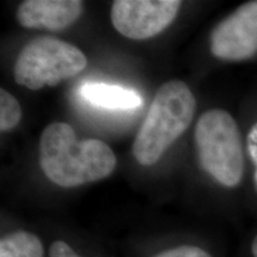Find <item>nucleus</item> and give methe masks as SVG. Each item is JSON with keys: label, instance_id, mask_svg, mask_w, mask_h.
Listing matches in <instances>:
<instances>
[{"label": "nucleus", "instance_id": "obj_13", "mask_svg": "<svg viewBox=\"0 0 257 257\" xmlns=\"http://www.w3.org/2000/svg\"><path fill=\"white\" fill-rule=\"evenodd\" d=\"M248 152L249 155L251 157L252 162L256 165V172H255V182H256V187H257V123L253 125L250 130V133L248 135Z\"/></svg>", "mask_w": 257, "mask_h": 257}, {"label": "nucleus", "instance_id": "obj_7", "mask_svg": "<svg viewBox=\"0 0 257 257\" xmlns=\"http://www.w3.org/2000/svg\"><path fill=\"white\" fill-rule=\"evenodd\" d=\"M82 3L79 0H25L17 10L19 24L29 29L62 30L79 19Z\"/></svg>", "mask_w": 257, "mask_h": 257}, {"label": "nucleus", "instance_id": "obj_9", "mask_svg": "<svg viewBox=\"0 0 257 257\" xmlns=\"http://www.w3.org/2000/svg\"><path fill=\"white\" fill-rule=\"evenodd\" d=\"M43 245L36 234L16 231L0 240V257H43Z\"/></svg>", "mask_w": 257, "mask_h": 257}, {"label": "nucleus", "instance_id": "obj_12", "mask_svg": "<svg viewBox=\"0 0 257 257\" xmlns=\"http://www.w3.org/2000/svg\"><path fill=\"white\" fill-rule=\"evenodd\" d=\"M49 257H82L70 248L63 240H56L50 245Z\"/></svg>", "mask_w": 257, "mask_h": 257}, {"label": "nucleus", "instance_id": "obj_3", "mask_svg": "<svg viewBox=\"0 0 257 257\" xmlns=\"http://www.w3.org/2000/svg\"><path fill=\"white\" fill-rule=\"evenodd\" d=\"M201 168L225 187L240 182L244 170L239 128L226 111L210 110L199 118L194 131Z\"/></svg>", "mask_w": 257, "mask_h": 257}, {"label": "nucleus", "instance_id": "obj_4", "mask_svg": "<svg viewBox=\"0 0 257 257\" xmlns=\"http://www.w3.org/2000/svg\"><path fill=\"white\" fill-rule=\"evenodd\" d=\"M87 66V57L79 48L59 38L37 37L25 46L16 60L15 81L32 91L59 85Z\"/></svg>", "mask_w": 257, "mask_h": 257}, {"label": "nucleus", "instance_id": "obj_11", "mask_svg": "<svg viewBox=\"0 0 257 257\" xmlns=\"http://www.w3.org/2000/svg\"><path fill=\"white\" fill-rule=\"evenodd\" d=\"M153 257H212L204 249L195 245H180L176 248L165 250Z\"/></svg>", "mask_w": 257, "mask_h": 257}, {"label": "nucleus", "instance_id": "obj_1", "mask_svg": "<svg viewBox=\"0 0 257 257\" xmlns=\"http://www.w3.org/2000/svg\"><path fill=\"white\" fill-rule=\"evenodd\" d=\"M40 163L51 182L73 188L110 176L117 157L102 141H79L69 124L55 121L41 135Z\"/></svg>", "mask_w": 257, "mask_h": 257}, {"label": "nucleus", "instance_id": "obj_10", "mask_svg": "<svg viewBox=\"0 0 257 257\" xmlns=\"http://www.w3.org/2000/svg\"><path fill=\"white\" fill-rule=\"evenodd\" d=\"M22 118V107L14 95L8 91H0V130L10 131L17 126Z\"/></svg>", "mask_w": 257, "mask_h": 257}, {"label": "nucleus", "instance_id": "obj_2", "mask_svg": "<svg viewBox=\"0 0 257 257\" xmlns=\"http://www.w3.org/2000/svg\"><path fill=\"white\" fill-rule=\"evenodd\" d=\"M197 101L184 81L172 80L156 92L133 146L137 162L153 166L187 130L194 117Z\"/></svg>", "mask_w": 257, "mask_h": 257}, {"label": "nucleus", "instance_id": "obj_6", "mask_svg": "<svg viewBox=\"0 0 257 257\" xmlns=\"http://www.w3.org/2000/svg\"><path fill=\"white\" fill-rule=\"evenodd\" d=\"M211 51L226 61H242L257 53V0L240 5L211 35Z\"/></svg>", "mask_w": 257, "mask_h": 257}, {"label": "nucleus", "instance_id": "obj_5", "mask_svg": "<svg viewBox=\"0 0 257 257\" xmlns=\"http://www.w3.org/2000/svg\"><path fill=\"white\" fill-rule=\"evenodd\" d=\"M181 4L179 0H115L111 8V21L123 36L147 40L172 24Z\"/></svg>", "mask_w": 257, "mask_h": 257}, {"label": "nucleus", "instance_id": "obj_8", "mask_svg": "<svg viewBox=\"0 0 257 257\" xmlns=\"http://www.w3.org/2000/svg\"><path fill=\"white\" fill-rule=\"evenodd\" d=\"M80 94L89 104L108 110H134L142 105L141 95L133 89L102 82H85Z\"/></svg>", "mask_w": 257, "mask_h": 257}, {"label": "nucleus", "instance_id": "obj_14", "mask_svg": "<svg viewBox=\"0 0 257 257\" xmlns=\"http://www.w3.org/2000/svg\"><path fill=\"white\" fill-rule=\"evenodd\" d=\"M251 251L253 257H257V236L253 238L252 244H251Z\"/></svg>", "mask_w": 257, "mask_h": 257}]
</instances>
